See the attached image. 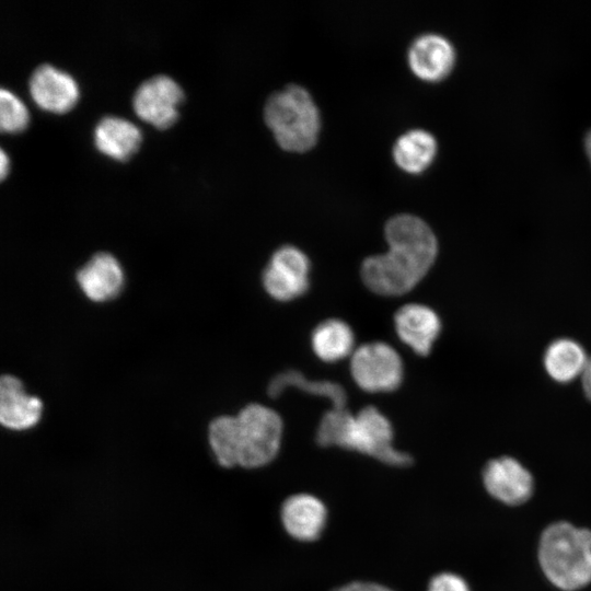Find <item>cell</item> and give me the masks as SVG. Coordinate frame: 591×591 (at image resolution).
I'll return each instance as SVG.
<instances>
[{
    "label": "cell",
    "instance_id": "obj_1",
    "mask_svg": "<svg viewBox=\"0 0 591 591\" xmlns=\"http://www.w3.org/2000/svg\"><path fill=\"white\" fill-rule=\"evenodd\" d=\"M389 251L367 257L361 278L368 289L381 296L410 291L432 266L438 243L431 228L419 217L398 213L384 228Z\"/></svg>",
    "mask_w": 591,
    "mask_h": 591
},
{
    "label": "cell",
    "instance_id": "obj_2",
    "mask_svg": "<svg viewBox=\"0 0 591 591\" xmlns=\"http://www.w3.org/2000/svg\"><path fill=\"white\" fill-rule=\"evenodd\" d=\"M282 420L271 408L248 404L236 416H219L208 428L211 451L222 467L256 468L278 453Z\"/></svg>",
    "mask_w": 591,
    "mask_h": 591
},
{
    "label": "cell",
    "instance_id": "obj_3",
    "mask_svg": "<svg viewBox=\"0 0 591 591\" xmlns=\"http://www.w3.org/2000/svg\"><path fill=\"white\" fill-rule=\"evenodd\" d=\"M538 561L548 580L565 591L591 582V531L559 521L547 526L540 540Z\"/></svg>",
    "mask_w": 591,
    "mask_h": 591
},
{
    "label": "cell",
    "instance_id": "obj_4",
    "mask_svg": "<svg viewBox=\"0 0 591 591\" xmlns=\"http://www.w3.org/2000/svg\"><path fill=\"white\" fill-rule=\"evenodd\" d=\"M266 124L286 150L311 148L320 130V113L311 94L299 84H288L269 95L264 107Z\"/></svg>",
    "mask_w": 591,
    "mask_h": 591
},
{
    "label": "cell",
    "instance_id": "obj_5",
    "mask_svg": "<svg viewBox=\"0 0 591 591\" xmlns=\"http://www.w3.org/2000/svg\"><path fill=\"white\" fill-rule=\"evenodd\" d=\"M392 440L390 421L373 406H366L357 416L347 413L332 432L333 445L361 452L389 465H410L409 454L395 450Z\"/></svg>",
    "mask_w": 591,
    "mask_h": 591
},
{
    "label": "cell",
    "instance_id": "obj_6",
    "mask_svg": "<svg viewBox=\"0 0 591 591\" xmlns=\"http://www.w3.org/2000/svg\"><path fill=\"white\" fill-rule=\"evenodd\" d=\"M350 371L355 382L367 392H392L403 380L399 355L387 344L361 345L351 356Z\"/></svg>",
    "mask_w": 591,
    "mask_h": 591
},
{
    "label": "cell",
    "instance_id": "obj_7",
    "mask_svg": "<svg viewBox=\"0 0 591 591\" xmlns=\"http://www.w3.org/2000/svg\"><path fill=\"white\" fill-rule=\"evenodd\" d=\"M310 262L293 245L280 246L270 257L263 273V286L278 301H290L309 289Z\"/></svg>",
    "mask_w": 591,
    "mask_h": 591
},
{
    "label": "cell",
    "instance_id": "obj_8",
    "mask_svg": "<svg viewBox=\"0 0 591 591\" xmlns=\"http://www.w3.org/2000/svg\"><path fill=\"white\" fill-rule=\"evenodd\" d=\"M183 99L181 86L166 74H157L142 81L132 96L135 113L159 128L171 125L177 116Z\"/></svg>",
    "mask_w": 591,
    "mask_h": 591
},
{
    "label": "cell",
    "instance_id": "obj_9",
    "mask_svg": "<svg viewBox=\"0 0 591 591\" xmlns=\"http://www.w3.org/2000/svg\"><path fill=\"white\" fill-rule=\"evenodd\" d=\"M484 485L496 499L518 506L533 494L531 473L515 459L501 456L487 463L483 472Z\"/></svg>",
    "mask_w": 591,
    "mask_h": 591
},
{
    "label": "cell",
    "instance_id": "obj_10",
    "mask_svg": "<svg viewBox=\"0 0 591 591\" xmlns=\"http://www.w3.org/2000/svg\"><path fill=\"white\" fill-rule=\"evenodd\" d=\"M28 91L39 107L57 113L68 111L78 99L73 78L49 63H42L33 70Z\"/></svg>",
    "mask_w": 591,
    "mask_h": 591
},
{
    "label": "cell",
    "instance_id": "obj_11",
    "mask_svg": "<svg viewBox=\"0 0 591 591\" xmlns=\"http://www.w3.org/2000/svg\"><path fill=\"white\" fill-rule=\"evenodd\" d=\"M408 62L419 78L438 81L452 70L455 62V49L452 43L441 34H421L409 46Z\"/></svg>",
    "mask_w": 591,
    "mask_h": 591
},
{
    "label": "cell",
    "instance_id": "obj_12",
    "mask_svg": "<svg viewBox=\"0 0 591 591\" xmlns=\"http://www.w3.org/2000/svg\"><path fill=\"white\" fill-rule=\"evenodd\" d=\"M77 282L86 298L104 302L121 290L124 273L118 260L109 253L94 254L78 271Z\"/></svg>",
    "mask_w": 591,
    "mask_h": 591
},
{
    "label": "cell",
    "instance_id": "obj_13",
    "mask_svg": "<svg viewBox=\"0 0 591 591\" xmlns=\"http://www.w3.org/2000/svg\"><path fill=\"white\" fill-rule=\"evenodd\" d=\"M398 337L417 355L427 356L437 339L441 322L437 313L421 304H406L394 315Z\"/></svg>",
    "mask_w": 591,
    "mask_h": 591
},
{
    "label": "cell",
    "instance_id": "obj_14",
    "mask_svg": "<svg viewBox=\"0 0 591 591\" xmlns=\"http://www.w3.org/2000/svg\"><path fill=\"white\" fill-rule=\"evenodd\" d=\"M43 404L23 390L22 382L10 374L0 379V422L12 430L28 429L39 420Z\"/></svg>",
    "mask_w": 591,
    "mask_h": 591
},
{
    "label": "cell",
    "instance_id": "obj_15",
    "mask_svg": "<svg viewBox=\"0 0 591 591\" xmlns=\"http://www.w3.org/2000/svg\"><path fill=\"white\" fill-rule=\"evenodd\" d=\"M286 531L300 541L316 540L326 522V508L316 497L299 494L286 499L281 509Z\"/></svg>",
    "mask_w": 591,
    "mask_h": 591
},
{
    "label": "cell",
    "instance_id": "obj_16",
    "mask_svg": "<svg viewBox=\"0 0 591 591\" xmlns=\"http://www.w3.org/2000/svg\"><path fill=\"white\" fill-rule=\"evenodd\" d=\"M141 134L131 121L119 116L105 115L95 125L93 140L104 154L124 160L138 147Z\"/></svg>",
    "mask_w": 591,
    "mask_h": 591
},
{
    "label": "cell",
    "instance_id": "obj_17",
    "mask_svg": "<svg viewBox=\"0 0 591 591\" xmlns=\"http://www.w3.org/2000/svg\"><path fill=\"white\" fill-rule=\"evenodd\" d=\"M437 153V140L425 129H410L402 134L393 147V157L399 167L419 173L432 162Z\"/></svg>",
    "mask_w": 591,
    "mask_h": 591
},
{
    "label": "cell",
    "instance_id": "obj_18",
    "mask_svg": "<svg viewBox=\"0 0 591 591\" xmlns=\"http://www.w3.org/2000/svg\"><path fill=\"white\" fill-rule=\"evenodd\" d=\"M588 358L579 343L560 338L547 347L544 366L552 379L565 383L582 375Z\"/></svg>",
    "mask_w": 591,
    "mask_h": 591
},
{
    "label": "cell",
    "instance_id": "obj_19",
    "mask_svg": "<svg viewBox=\"0 0 591 591\" xmlns=\"http://www.w3.org/2000/svg\"><path fill=\"white\" fill-rule=\"evenodd\" d=\"M312 348L323 361L333 362L352 351L354 333L349 325L337 318L320 323L312 333Z\"/></svg>",
    "mask_w": 591,
    "mask_h": 591
},
{
    "label": "cell",
    "instance_id": "obj_20",
    "mask_svg": "<svg viewBox=\"0 0 591 591\" xmlns=\"http://www.w3.org/2000/svg\"><path fill=\"white\" fill-rule=\"evenodd\" d=\"M294 386L313 395L325 396L333 403L334 409H344L347 395L344 387L329 381H310L296 370H287L275 375L267 387L268 396L278 397L286 387Z\"/></svg>",
    "mask_w": 591,
    "mask_h": 591
},
{
    "label": "cell",
    "instance_id": "obj_21",
    "mask_svg": "<svg viewBox=\"0 0 591 591\" xmlns=\"http://www.w3.org/2000/svg\"><path fill=\"white\" fill-rule=\"evenodd\" d=\"M27 111L10 90L0 89V127L5 131H18L26 125Z\"/></svg>",
    "mask_w": 591,
    "mask_h": 591
},
{
    "label": "cell",
    "instance_id": "obj_22",
    "mask_svg": "<svg viewBox=\"0 0 591 591\" xmlns=\"http://www.w3.org/2000/svg\"><path fill=\"white\" fill-rule=\"evenodd\" d=\"M428 591H470V588L460 576L443 572L431 579Z\"/></svg>",
    "mask_w": 591,
    "mask_h": 591
},
{
    "label": "cell",
    "instance_id": "obj_23",
    "mask_svg": "<svg viewBox=\"0 0 591 591\" xmlns=\"http://www.w3.org/2000/svg\"><path fill=\"white\" fill-rule=\"evenodd\" d=\"M334 591H392L383 586L372 582H351Z\"/></svg>",
    "mask_w": 591,
    "mask_h": 591
},
{
    "label": "cell",
    "instance_id": "obj_24",
    "mask_svg": "<svg viewBox=\"0 0 591 591\" xmlns=\"http://www.w3.org/2000/svg\"><path fill=\"white\" fill-rule=\"evenodd\" d=\"M581 380L584 394L588 398L591 399V356L588 358L586 368L581 375Z\"/></svg>",
    "mask_w": 591,
    "mask_h": 591
},
{
    "label": "cell",
    "instance_id": "obj_25",
    "mask_svg": "<svg viewBox=\"0 0 591 591\" xmlns=\"http://www.w3.org/2000/svg\"><path fill=\"white\" fill-rule=\"evenodd\" d=\"M7 164H8L7 155H5L4 151H3V149H0V175H1V177H3L5 175Z\"/></svg>",
    "mask_w": 591,
    "mask_h": 591
},
{
    "label": "cell",
    "instance_id": "obj_26",
    "mask_svg": "<svg viewBox=\"0 0 591 591\" xmlns=\"http://www.w3.org/2000/svg\"><path fill=\"white\" fill-rule=\"evenodd\" d=\"M584 148H586V152H587L588 158H589L590 163H591V130L588 132V135L586 137Z\"/></svg>",
    "mask_w": 591,
    "mask_h": 591
}]
</instances>
